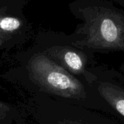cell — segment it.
<instances>
[{
  "mask_svg": "<svg viewBox=\"0 0 124 124\" xmlns=\"http://www.w3.org/2000/svg\"><path fill=\"white\" fill-rule=\"evenodd\" d=\"M116 3L118 4H124V1H115Z\"/></svg>",
  "mask_w": 124,
  "mask_h": 124,
  "instance_id": "obj_9",
  "label": "cell"
},
{
  "mask_svg": "<svg viewBox=\"0 0 124 124\" xmlns=\"http://www.w3.org/2000/svg\"><path fill=\"white\" fill-rule=\"evenodd\" d=\"M92 87L113 110L124 118V76L116 70L97 66Z\"/></svg>",
  "mask_w": 124,
  "mask_h": 124,
  "instance_id": "obj_4",
  "label": "cell"
},
{
  "mask_svg": "<svg viewBox=\"0 0 124 124\" xmlns=\"http://www.w3.org/2000/svg\"><path fill=\"white\" fill-rule=\"evenodd\" d=\"M73 12L83 22L73 45L94 54L124 52L123 9L108 0H86L75 4Z\"/></svg>",
  "mask_w": 124,
  "mask_h": 124,
  "instance_id": "obj_1",
  "label": "cell"
},
{
  "mask_svg": "<svg viewBox=\"0 0 124 124\" xmlns=\"http://www.w3.org/2000/svg\"><path fill=\"white\" fill-rule=\"evenodd\" d=\"M61 124H102L100 123H96V124H88V123H82V122H66V123H62Z\"/></svg>",
  "mask_w": 124,
  "mask_h": 124,
  "instance_id": "obj_6",
  "label": "cell"
},
{
  "mask_svg": "<svg viewBox=\"0 0 124 124\" xmlns=\"http://www.w3.org/2000/svg\"><path fill=\"white\" fill-rule=\"evenodd\" d=\"M119 69H120V70H119L120 72L124 76V64H122V65L120 66V68H119Z\"/></svg>",
  "mask_w": 124,
  "mask_h": 124,
  "instance_id": "obj_8",
  "label": "cell"
},
{
  "mask_svg": "<svg viewBox=\"0 0 124 124\" xmlns=\"http://www.w3.org/2000/svg\"><path fill=\"white\" fill-rule=\"evenodd\" d=\"M49 55L58 61V64L76 76H81L92 86L96 79L94 70L97 67L94 54L84 49L71 46H57L49 49Z\"/></svg>",
  "mask_w": 124,
  "mask_h": 124,
  "instance_id": "obj_3",
  "label": "cell"
},
{
  "mask_svg": "<svg viewBox=\"0 0 124 124\" xmlns=\"http://www.w3.org/2000/svg\"><path fill=\"white\" fill-rule=\"evenodd\" d=\"M29 71L35 81L52 94L67 99H87L84 84L54 60L43 54L32 57Z\"/></svg>",
  "mask_w": 124,
  "mask_h": 124,
  "instance_id": "obj_2",
  "label": "cell"
},
{
  "mask_svg": "<svg viewBox=\"0 0 124 124\" xmlns=\"http://www.w3.org/2000/svg\"><path fill=\"white\" fill-rule=\"evenodd\" d=\"M7 110H8V108L6 105H4V104L0 102V111H4H4H7Z\"/></svg>",
  "mask_w": 124,
  "mask_h": 124,
  "instance_id": "obj_7",
  "label": "cell"
},
{
  "mask_svg": "<svg viewBox=\"0 0 124 124\" xmlns=\"http://www.w3.org/2000/svg\"><path fill=\"white\" fill-rule=\"evenodd\" d=\"M21 24V21L15 17L0 15V33H14L20 28Z\"/></svg>",
  "mask_w": 124,
  "mask_h": 124,
  "instance_id": "obj_5",
  "label": "cell"
},
{
  "mask_svg": "<svg viewBox=\"0 0 124 124\" xmlns=\"http://www.w3.org/2000/svg\"><path fill=\"white\" fill-rule=\"evenodd\" d=\"M2 42H3V41H2V39H0V45H1V44H2Z\"/></svg>",
  "mask_w": 124,
  "mask_h": 124,
  "instance_id": "obj_10",
  "label": "cell"
}]
</instances>
